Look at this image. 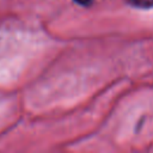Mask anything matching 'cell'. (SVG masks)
Segmentation results:
<instances>
[{
	"label": "cell",
	"instance_id": "obj_1",
	"mask_svg": "<svg viewBox=\"0 0 153 153\" xmlns=\"http://www.w3.org/2000/svg\"><path fill=\"white\" fill-rule=\"evenodd\" d=\"M127 1L133 7H137L142 10H148L153 7V0H127Z\"/></svg>",
	"mask_w": 153,
	"mask_h": 153
},
{
	"label": "cell",
	"instance_id": "obj_2",
	"mask_svg": "<svg viewBox=\"0 0 153 153\" xmlns=\"http://www.w3.org/2000/svg\"><path fill=\"white\" fill-rule=\"evenodd\" d=\"M74 1L79 5H81V6H88L93 2V0H74Z\"/></svg>",
	"mask_w": 153,
	"mask_h": 153
}]
</instances>
